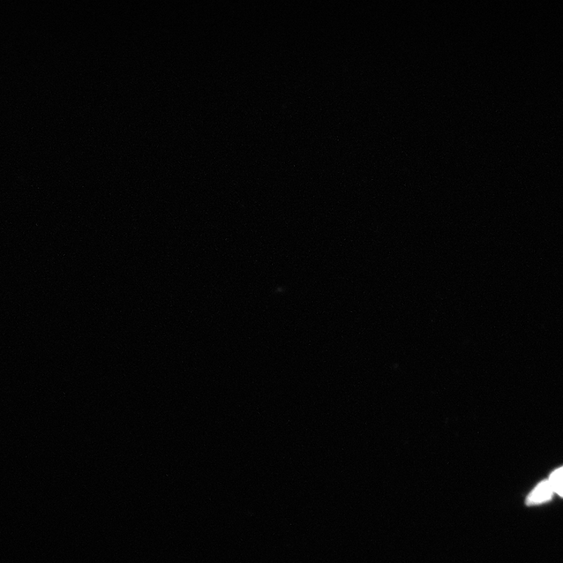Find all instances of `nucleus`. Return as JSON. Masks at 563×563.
I'll use <instances>...</instances> for the list:
<instances>
[{
  "instance_id": "nucleus-2",
  "label": "nucleus",
  "mask_w": 563,
  "mask_h": 563,
  "mask_svg": "<svg viewBox=\"0 0 563 563\" xmlns=\"http://www.w3.org/2000/svg\"><path fill=\"white\" fill-rule=\"evenodd\" d=\"M552 490L562 497V468L555 470L550 477V482Z\"/></svg>"
},
{
  "instance_id": "nucleus-1",
  "label": "nucleus",
  "mask_w": 563,
  "mask_h": 563,
  "mask_svg": "<svg viewBox=\"0 0 563 563\" xmlns=\"http://www.w3.org/2000/svg\"><path fill=\"white\" fill-rule=\"evenodd\" d=\"M552 487L550 482H543L529 495L527 504L533 506L550 500L552 497Z\"/></svg>"
}]
</instances>
